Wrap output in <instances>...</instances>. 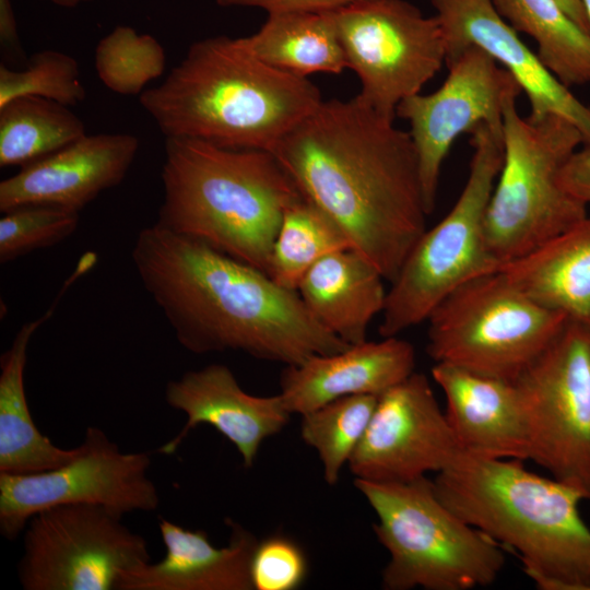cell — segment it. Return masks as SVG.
I'll return each mask as SVG.
<instances>
[{
    "label": "cell",
    "instance_id": "obj_22",
    "mask_svg": "<svg viewBox=\"0 0 590 590\" xmlns=\"http://www.w3.org/2000/svg\"><path fill=\"white\" fill-rule=\"evenodd\" d=\"M381 273L352 248L328 255L302 279L297 292L312 316L350 345L366 341L382 312L387 291Z\"/></svg>",
    "mask_w": 590,
    "mask_h": 590
},
{
    "label": "cell",
    "instance_id": "obj_24",
    "mask_svg": "<svg viewBox=\"0 0 590 590\" xmlns=\"http://www.w3.org/2000/svg\"><path fill=\"white\" fill-rule=\"evenodd\" d=\"M500 271L543 306L590 328V214Z\"/></svg>",
    "mask_w": 590,
    "mask_h": 590
},
{
    "label": "cell",
    "instance_id": "obj_38",
    "mask_svg": "<svg viewBox=\"0 0 590 590\" xmlns=\"http://www.w3.org/2000/svg\"><path fill=\"white\" fill-rule=\"evenodd\" d=\"M54 4L62 8H74L92 0H50Z\"/></svg>",
    "mask_w": 590,
    "mask_h": 590
},
{
    "label": "cell",
    "instance_id": "obj_21",
    "mask_svg": "<svg viewBox=\"0 0 590 590\" xmlns=\"http://www.w3.org/2000/svg\"><path fill=\"white\" fill-rule=\"evenodd\" d=\"M228 544L214 546L202 530L185 529L161 518L165 557L123 570L116 590H252L250 562L258 543L240 524L229 521Z\"/></svg>",
    "mask_w": 590,
    "mask_h": 590
},
{
    "label": "cell",
    "instance_id": "obj_10",
    "mask_svg": "<svg viewBox=\"0 0 590 590\" xmlns=\"http://www.w3.org/2000/svg\"><path fill=\"white\" fill-rule=\"evenodd\" d=\"M515 382L526 413L529 460L590 499V328L567 319Z\"/></svg>",
    "mask_w": 590,
    "mask_h": 590
},
{
    "label": "cell",
    "instance_id": "obj_15",
    "mask_svg": "<svg viewBox=\"0 0 590 590\" xmlns=\"http://www.w3.org/2000/svg\"><path fill=\"white\" fill-rule=\"evenodd\" d=\"M460 452L428 378L414 371L378 397L347 464L355 479L411 482L445 470Z\"/></svg>",
    "mask_w": 590,
    "mask_h": 590
},
{
    "label": "cell",
    "instance_id": "obj_17",
    "mask_svg": "<svg viewBox=\"0 0 590 590\" xmlns=\"http://www.w3.org/2000/svg\"><path fill=\"white\" fill-rule=\"evenodd\" d=\"M139 146L130 133L85 134L3 179L0 211L43 204L80 212L125 179Z\"/></svg>",
    "mask_w": 590,
    "mask_h": 590
},
{
    "label": "cell",
    "instance_id": "obj_33",
    "mask_svg": "<svg viewBox=\"0 0 590 590\" xmlns=\"http://www.w3.org/2000/svg\"><path fill=\"white\" fill-rule=\"evenodd\" d=\"M308 573L303 548L283 534L258 541L250 562L252 590H295Z\"/></svg>",
    "mask_w": 590,
    "mask_h": 590
},
{
    "label": "cell",
    "instance_id": "obj_31",
    "mask_svg": "<svg viewBox=\"0 0 590 590\" xmlns=\"http://www.w3.org/2000/svg\"><path fill=\"white\" fill-rule=\"evenodd\" d=\"M38 96L66 106L84 102L86 91L72 56L44 49L27 58L22 70L0 66V107L16 97Z\"/></svg>",
    "mask_w": 590,
    "mask_h": 590
},
{
    "label": "cell",
    "instance_id": "obj_2",
    "mask_svg": "<svg viewBox=\"0 0 590 590\" xmlns=\"http://www.w3.org/2000/svg\"><path fill=\"white\" fill-rule=\"evenodd\" d=\"M131 258L179 344L194 354L238 351L298 365L350 346L266 272L158 224L141 229Z\"/></svg>",
    "mask_w": 590,
    "mask_h": 590
},
{
    "label": "cell",
    "instance_id": "obj_35",
    "mask_svg": "<svg viewBox=\"0 0 590 590\" xmlns=\"http://www.w3.org/2000/svg\"><path fill=\"white\" fill-rule=\"evenodd\" d=\"M558 181L575 199L590 204V145L569 156L559 170Z\"/></svg>",
    "mask_w": 590,
    "mask_h": 590
},
{
    "label": "cell",
    "instance_id": "obj_9",
    "mask_svg": "<svg viewBox=\"0 0 590 590\" xmlns=\"http://www.w3.org/2000/svg\"><path fill=\"white\" fill-rule=\"evenodd\" d=\"M426 321V350L435 363L515 381L550 346L567 317L499 270L459 286Z\"/></svg>",
    "mask_w": 590,
    "mask_h": 590
},
{
    "label": "cell",
    "instance_id": "obj_7",
    "mask_svg": "<svg viewBox=\"0 0 590 590\" xmlns=\"http://www.w3.org/2000/svg\"><path fill=\"white\" fill-rule=\"evenodd\" d=\"M503 142L504 162L484 217L488 249L502 268L588 214L587 204L558 181L564 163L583 144L570 121L554 114L521 117L512 101L504 111Z\"/></svg>",
    "mask_w": 590,
    "mask_h": 590
},
{
    "label": "cell",
    "instance_id": "obj_20",
    "mask_svg": "<svg viewBox=\"0 0 590 590\" xmlns=\"http://www.w3.org/2000/svg\"><path fill=\"white\" fill-rule=\"evenodd\" d=\"M413 345L398 337L365 341L344 351L315 355L302 364L285 366L280 394L293 414H305L333 400L354 396H380L414 373Z\"/></svg>",
    "mask_w": 590,
    "mask_h": 590
},
{
    "label": "cell",
    "instance_id": "obj_6",
    "mask_svg": "<svg viewBox=\"0 0 590 590\" xmlns=\"http://www.w3.org/2000/svg\"><path fill=\"white\" fill-rule=\"evenodd\" d=\"M354 485L376 514L373 529L389 554L384 589L470 590L492 585L503 570L504 547L448 508L426 476Z\"/></svg>",
    "mask_w": 590,
    "mask_h": 590
},
{
    "label": "cell",
    "instance_id": "obj_5",
    "mask_svg": "<svg viewBox=\"0 0 590 590\" xmlns=\"http://www.w3.org/2000/svg\"><path fill=\"white\" fill-rule=\"evenodd\" d=\"M155 222L268 274L285 210L302 193L275 155L166 138Z\"/></svg>",
    "mask_w": 590,
    "mask_h": 590
},
{
    "label": "cell",
    "instance_id": "obj_34",
    "mask_svg": "<svg viewBox=\"0 0 590 590\" xmlns=\"http://www.w3.org/2000/svg\"><path fill=\"white\" fill-rule=\"evenodd\" d=\"M220 7H253L269 14L284 12H333L361 0H215Z\"/></svg>",
    "mask_w": 590,
    "mask_h": 590
},
{
    "label": "cell",
    "instance_id": "obj_27",
    "mask_svg": "<svg viewBox=\"0 0 590 590\" xmlns=\"http://www.w3.org/2000/svg\"><path fill=\"white\" fill-rule=\"evenodd\" d=\"M85 134L69 106L38 96L13 98L0 107V166H26Z\"/></svg>",
    "mask_w": 590,
    "mask_h": 590
},
{
    "label": "cell",
    "instance_id": "obj_37",
    "mask_svg": "<svg viewBox=\"0 0 590 590\" xmlns=\"http://www.w3.org/2000/svg\"><path fill=\"white\" fill-rule=\"evenodd\" d=\"M569 17L590 34V27L581 0H557Z\"/></svg>",
    "mask_w": 590,
    "mask_h": 590
},
{
    "label": "cell",
    "instance_id": "obj_39",
    "mask_svg": "<svg viewBox=\"0 0 590 590\" xmlns=\"http://www.w3.org/2000/svg\"><path fill=\"white\" fill-rule=\"evenodd\" d=\"M590 27V0H581Z\"/></svg>",
    "mask_w": 590,
    "mask_h": 590
},
{
    "label": "cell",
    "instance_id": "obj_28",
    "mask_svg": "<svg viewBox=\"0 0 590 590\" xmlns=\"http://www.w3.org/2000/svg\"><path fill=\"white\" fill-rule=\"evenodd\" d=\"M352 248L342 228L315 203L300 196L284 212L278 231L268 275L280 286L297 291L319 260Z\"/></svg>",
    "mask_w": 590,
    "mask_h": 590
},
{
    "label": "cell",
    "instance_id": "obj_29",
    "mask_svg": "<svg viewBox=\"0 0 590 590\" xmlns=\"http://www.w3.org/2000/svg\"><path fill=\"white\" fill-rule=\"evenodd\" d=\"M377 400L373 394L347 396L300 415V437L317 451L329 485L339 482L343 465L368 427Z\"/></svg>",
    "mask_w": 590,
    "mask_h": 590
},
{
    "label": "cell",
    "instance_id": "obj_30",
    "mask_svg": "<svg viewBox=\"0 0 590 590\" xmlns=\"http://www.w3.org/2000/svg\"><path fill=\"white\" fill-rule=\"evenodd\" d=\"M166 55L150 34L116 26L95 48V70L102 83L119 95H141L144 86L165 70Z\"/></svg>",
    "mask_w": 590,
    "mask_h": 590
},
{
    "label": "cell",
    "instance_id": "obj_14",
    "mask_svg": "<svg viewBox=\"0 0 590 590\" xmlns=\"http://www.w3.org/2000/svg\"><path fill=\"white\" fill-rule=\"evenodd\" d=\"M447 68L439 88L409 96L396 109L411 127L429 214L435 209L442 163L457 138L483 122L503 131L504 111L522 92L514 75L476 46L464 49Z\"/></svg>",
    "mask_w": 590,
    "mask_h": 590
},
{
    "label": "cell",
    "instance_id": "obj_32",
    "mask_svg": "<svg viewBox=\"0 0 590 590\" xmlns=\"http://www.w3.org/2000/svg\"><path fill=\"white\" fill-rule=\"evenodd\" d=\"M79 222L80 212L54 205H23L3 212L0 262L8 263L63 241L75 233Z\"/></svg>",
    "mask_w": 590,
    "mask_h": 590
},
{
    "label": "cell",
    "instance_id": "obj_18",
    "mask_svg": "<svg viewBox=\"0 0 590 590\" xmlns=\"http://www.w3.org/2000/svg\"><path fill=\"white\" fill-rule=\"evenodd\" d=\"M165 399L169 406L184 412L187 421L158 452L175 453L191 429L208 424L236 447L246 468L253 464L262 442L280 433L292 414L280 393L259 397L246 392L223 364H210L170 380Z\"/></svg>",
    "mask_w": 590,
    "mask_h": 590
},
{
    "label": "cell",
    "instance_id": "obj_12",
    "mask_svg": "<svg viewBox=\"0 0 590 590\" xmlns=\"http://www.w3.org/2000/svg\"><path fill=\"white\" fill-rule=\"evenodd\" d=\"M107 508L59 505L24 529L19 579L25 590H113L123 570L150 562L146 540Z\"/></svg>",
    "mask_w": 590,
    "mask_h": 590
},
{
    "label": "cell",
    "instance_id": "obj_16",
    "mask_svg": "<svg viewBox=\"0 0 590 590\" xmlns=\"http://www.w3.org/2000/svg\"><path fill=\"white\" fill-rule=\"evenodd\" d=\"M436 10L448 66L468 47L476 46L510 72L526 93L532 120L554 114L570 121L590 145V107L581 103L499 15L492 0H429Z\"/></svg>",
    "mask_w": 590,
    "mask_h": 590
},
{
    "label": "cell",
    "instance_id": "obj_19",
    "mask_svg": "<svg viewBox=\"0 0 590 590\" xmlns=\"http://www.w3.org/2000/svg\"><path fill=\"white\" fill-rule=\"evenodd\" d=\"M432 377L446 399V416L461 451L494 459L528 460L530 442L515 381L435 363Z\"/></svg>",
    "mask_w": 590,
    "mask_h": 590
},
{
    "label": "cell",
    "instance_id": "obj_11",
    "mask_svg": "<svg viewBox=\"0 0 590 590\" xmlns=\"http://www.w3.org/2000/svg\"><path fill=\"white\" fill-rule=\"evenodd\" d=\"M333 15L347 68L361 81L356 96L387 118L394 119L399 103L421 93L445 64L438 19L408 1L361 0Z\"/></svg>",
    "mask_w": 590,
    "mask_h": 590
},
{
    "label": "cell",
    "instance_id": "obj_4",
    "mask_svg": "<svg viewBox=\"0 0 590 590\" xmlns=\"http://www.w3.org/2000/svg\"><path fill=\"white\" fill-rule=\"evenodd\" d=\"M439 499L461 519L519 556L541 590H590V528L583 495L518 460L461 451L433 481Z\"/></svg>",
    "mask_w": 590,
    "mask_h": 590
},
{
    "label": "cell",
    "instance_id": "obj_36",
    "mask_svg": "<svg viewBox=\"0 0 590 590\" xmlns=\"http://www.w3.org/2000/svg\"><path fill=\"white\" fill-rule=\"evenodd\" d=\"M0 44L5 59L9 61L27 60L21 47L13 7L10 0H0Z\"/></svg>",
    "mask_w": 590,
    "mask_h": 590
},
{
    "label": "cell",
    "instance_id": "obj_25",
    "mask_svg": "<svg viewBox=\"0 0 590 590\" xmlns=\"http://www.w3.org/2000/svg\"><path fill=\"white\" fill-rule=\"evenodd\" d=\"M240 40L259 60L302 78L347 68L333 12L269 14L257 33Z\"/></svg>",
    "mask_w": 590,
    "mask_h": 590
},
{
    "label": "cell",
    "instance_id": "obj_1",
    "mask_svg": "<svg viewBox=\"0 0 590 590\" xmlns=\"http://www.w3.org/2000/svg\"><path fill=\"white\" fill-rule=\"evenodd\" d=\"M393 120L357 96L322 99L272 151L302 196L389 282L429 215L413 141Z\"/></svg>",
    "mask_w": 590,
    "mask_h": 590
},
{
    "label": "cell",
    "instance_id": "obj_13",
    "mask_svg": "<svg viewBox=\"0 0 590 590\" xmlns=\"http://www.w3.org/2000/svg\"><path fill=\"white\" fill-rule=\"evenodd\" d=\"M78 453L59 468L34 474L0 473V532L15 540L36 512L59 506L95 505L123 516L160 504L148 475V452H123L97 427H87Z\"/></svg>",
    "mask_w": 590,
    "mask_h": 590
},
{
    "label": "cell",
    "instance_id": "obj_3",
    "mask_svg": "<svg viewBox=\"0 0 590 590\" xmlns=\"http://www.w3.org/2000/svg\"><path fill=\"white\" fill-rule=\"evenodd\" d=\"M139 102L165 139L272 152L322 98L308 78L273 68L240 38L222 35L194 42Z\"/></svg>",
    "mask_w": 590,
    "mask_h": 590
},
{
    "label": "cell",
    "instance_id": "obj_8",
    "mask_svg": "<svg viewBox=\"0 0 590 590\" xmlns=\"http://www.w3.org/2000/svg\"><path fill=\"white\" fill-rule=\"evenodd\" d=\"M469 134L473 153L465 185L451 210L418 238L391 282L378 328L382 338L426 321L459 286L502 268L488 249L484 217L504 162L503 131L483 122Z\"/></svg>",
    "mask_w": 590,
    "mask_h": 590
},
{
    "label": "cell",
    "instance_id": "obj_23",
    "mask_svg": "<svg viewBox=\"0 0 590 590\" xmlns=\"http://www.w3.org/2000/svg\"><path fill=\"white\" fill-rule=\"evenodd\" d=\"M67 280L45 314L22 326L0 361V473L34 474L70 461L79 448L63 449L43 435L27 404L24 370L27 347L35 331L47 321L72 285Z\"/></svg>",
    "mask_w": 590,
    "mask_h": 590
},
{
    "label": "cell",
    "instance_id": "obj_26",
    "mask_svg": "<svg viewBox=\"0 0 590 590\" xmlns=\"http://www.w3.org/2000/svg\"><path fill=\"white\" fill-rule=\"evenodd\" d=\"M517 32L532 37L538 57L567 87L590 82V34L578 26L557 0H492Z\"/></svg>",
    "mask_w": 590,
    "mask_h": 590
}]
</instances>
